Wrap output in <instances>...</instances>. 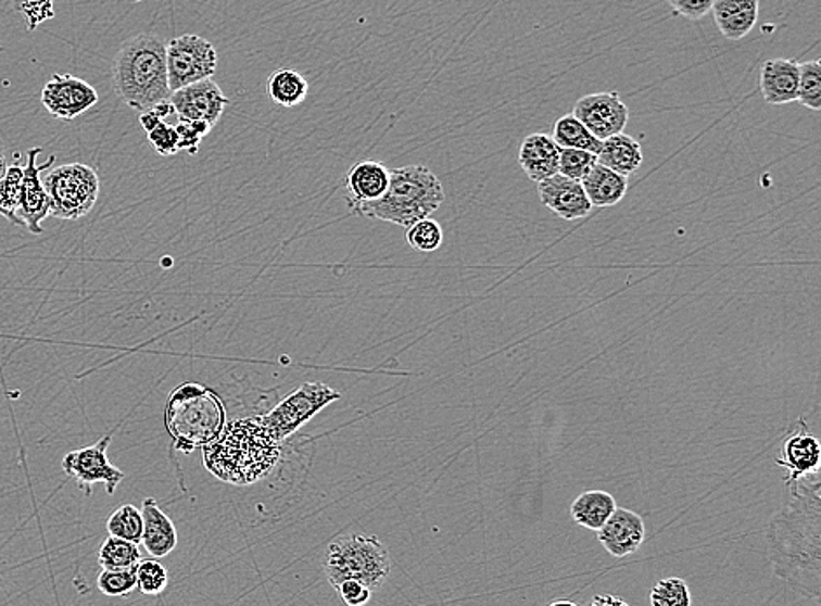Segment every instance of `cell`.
<instances>
[{
    "label": "cell",
    "instance_id": "cell-23",
    "mask_svg": "<svg viewBox=\"0 0 821 606\" xmlns=\"http://www.w3.org/2000/svg\"><path fill=\"white\" fill-rule=\"evenodd\" d=\"M582 186L592 207H614L622 202L629 190L628 177L614 173L599 162L583 177Z\"/></svg>",
    "mask_w": 821,
    "mask_h": 606
},
{
    "label": "cell",
    "instance_id": "cell-11",
    "mask_svg": "<svg viewBox=\"0 0 821 606\" xmlns=\"http://www.w3.org/2000/svg\"><path fill=\"white\" fill-rule=\"evenodd\" d=\"M42 105L54 118L73 122L99 102L96 88L71 74H54L41 91Z\"/></svg>",
    "mask_w": 821,
    "mask_h": 606
},
{
    "label": "cell",
    "instance_id": "cell-16",
    "mask_svg": "<svg viewBox=\"0 0 821 606\" xmlns=\"http://www.w3.org/2000/svg\"><path fill=\"white\" fill-rule=\"evenodd\" d=\"M645 520L636 512L628 508H615L603 528L597 531V539L606 553L614 557H626L640 551L645 542Z\"/></svg>",
    "mask_w": 821,
    "mask_h": 606
},
{
    "label": "cell",
    "instance_id": "cell-1",
    "mask_svg": "<svg viewBox=\"0 0 821 606\" xmlns=\"http://www.w3.org/2000/svg\"><path fill=\"white\" fill-rule=\"evenodd\" d=\"M790 502L766 528L769 561L795 593L818 602L821 596L820 471L790 482Z\"/></svg>",
    "mask_w": 821,
    "mask_h": 606
},
{
    "label": "cell",
    "instance_id": "cell-42",
    "mask_svg": "<svg viewBox=\"0 0 821 606\" xmlns=\"http://www.w3.org/2000/svg\"><path fill=\"white\" fill-rule=\"evenodd\" d=\"M5 168H8V165H5L4 146L0 142V177L4 176ZM0 216H4L2 211H0Z\"/></svg>",
    "mask_w": 821,
    "mask_h": 606
},
{
    "label": "cell",
    "instance_id": "cell-27",
    "mask_svg": "<svg viewBox=\"0 0 821 606\" xmlns=\"http://www.w3.org/2000/svg\"><path fill=\"white\" fill-rule=\"evenodd\" d=\"M267 93L282 108H296L308 96V81L293 68H279L268 76Z\"/></svg>",
    "mask_w": 821,
    "mask_h": 606
},
{
    "label": "cell",
    "instance_id": "cell-28",
    "mask_svg": "<svg viewBox=\"0 0 821 606\" xmlns=\"http://www.w3.org/2000/svg\"><path fill=\"white\" fill-rule=\"evenodd\" d=\"M555 144L559 148H571V150L589 151L592 154H599L601 141L586 130L580 119L574 118L573 114H566L563 118L555 122L554 127Z\"/></svg>",
    "mask_w": 821,
    "mask_h": 606
},
{
    "label": "cell",
    "instance_id": "cell-3",
    "mask_svg": "<svg viewBox=\"0 0 821 606\" xmlns=\"http://www.w3.org/2000/svg\"><path fill=\"white\" fill-rule=\"evenodd\" d=\"M116 96L139 113L170 97L167 42L154 34H139L117 51L113 64Z\"/></svg>",
    "mask_w": 821,
    "mask_h": 606
},
{
    "label": "cell",
    "instance_id": "cell-20",
    "mask_svg": "<svg viewBox=\"0 0 821 606\" xmlns=\"http://www.w3.org/2000/svg\"><path fill=\"white\" fill-rule=\"evenodd\" d=\"M559 150L552 136L531 134L520 146V167L531 181H545L559 174Z\"/></svg>",
    "mask_w": 821,
    "mask_h": 606
},
{
    "label": "cell",
    "instance_id": "cell-44",
    "mask_svg": "<svg viewBox=\"0 0 821 606\" xmlns=\"http://www.w3.org/2000/svg\"><path fill=\"white\" fill-rule=\"evenodd\" d=\"M136 2H140V0H136Z\"/></svg>",
    "mask_w": 821,
    "mask_h": 606
},
{
    "label": "cell",
    "instance_id": "cell-40",
    "mask_svg": "<svg viewBox=\"0 0 821 606\" xmlns=\"http://www.w3.org/2000/svg\"><path fill=\"white\" fill-rule=\"evenodd\" d=\"M678 14L689 20H700L713 10L715 0H668Z\"/></svg>",
    "mask_w": 821,
    "mask_h": 606
},
{
    "label": "cell",
    "instance_id": "cell-25",
    "mask_svg": "<svg viewBox=\"0 0 821 606\" xmlns=\"http://www.w3.org/2000/svg\"><path fill=\"white\" fill-rule=\"evenodd\" d=\"M597 162L614 173L631 176L643 165V150L640 142L628 134H617L601 142Z\"/></svg>",
    "mask_w": 821,
    "mask_h": 606
},
{
    "label": "cell",
    "instance_id": "cell-2",
    "mask_svg": "<svg viewBox=\"0 0 821 606\" xmlns=\"http://www.w3.org/2000/svg\"><path fill=\"white\" fill-rule=\"evenodd\" d=\"M203 465L217 479L249 485L265 479L280 457L277 442L260 417L226 422L222 433L202 447Z\"/></svg>",
    "mask_w": 821,
    "mask_h": 606
},
{
    "label": "cell",
    "instance_id": "cell-9",
    "mask_svg": "<svg viewBox=\"0 0 821 606\" xmlns=\"http://www.w3.org/2000/svg\"><path fill=\"white\" fill-rule=\"evenodd\" d=\"M217 51L213 42L194 36L174 37L167 42V73L170 91L211 79L216 74Z\"/></svg>",
    "mask_w": 821,
    "mask_h": 606
},
{
    "label": "cell",
    "instance_id": "cell-34",
    "mask_svg": "<svg viewBox=\"0 0 821 606\" xmlns=\"http://www.w3.org/2000/svg\"><path fill=\"white\" fill-rule=\"evenodd\" d=\"M652 606H692L691 589L678 577L662 579L651 593Z\"/></svg>",
    "mask_w": 821,
    "mask_h": 606
},
{
    "label": "cell",
    "instance_id": "cell-21",
    "mask_svg": "<svg viewBox=\"0 0 821 606\" xmlns=\"http://www.w3.org/2000/svg\"><path fill=\"white\" fill-rule=\"evenodd\" d=\"M142 519H144V531H142V542L153 559H163L172 554L177 547V530L170 517L160 508L154 498L142 500Z\"/></svg>",
    "mask_w": 821,
    "mask_h": 606
},
{
    "label": "cell",
    "instance_id": "cell-19",
    "mask_svg": "<svg viewBox=\"0 0 821 606\" xmlns=\"http://www.w3.org/2000/svg\"><path fill=\"white\" fill-rule=\"evenodd\" d=\"M797 88H799L797 60H768L760 68V91L768 104L785 105L795 102Z\"/></svg>",
    "mask_w": 821,
    "mask_h": 606
},
{
    "label": "cell",
    "instance_id": "cell-33",
    "mask_svg": "<svg viewBox=\"0 0 821 606\" xmlns=\"http://www.w3.org/2000/svg\"><path fill=\"white\" fill-rule=\"evenodd\" d=\"M406 242L412 250L419 253H433L443 242V230L440 223L431 217H425L406 228Z\"/></svg>",
    "mask_w": 821,
    "mask_h": 606
},
{
    "label": "cell",
    "instance_id": "cell-22",
    "mask_svg": "<svg viewBox=\"0 0 821 606\" xmlns=\"http://www.w3.org/2000/svg\"><path fill=\"white\" fill-rule=\"evenodd\" d=\"M760 0H715L713 16L718 30L729 41L745 39L758 20Z\"/></svg>",
    "mask_w": 821,
    "mask_h": 606
},
{
    "label": "cell",
    "instance_id": "cell-30",
    "mask_svg": "<svg viewBox=\"0 0 821 606\" xmlns=\"http://www.w3.org/2000/svg\"><path fill=\"white\" fill-rule=\"evenodd\" d=\"M109 536L127 540V542H142V531H144V519L142 512L134 505H123L109 516L108 519Z\"/></svg>",
    "mask_w": 821,
    "mask_h": 606
},
{
    "label": "cell",
    "instance_id": "cell-13",
    "mask_svg": "<svg viewBox=\"0 0 821 606\" xmlns=\"http://www.w3.org/2000/svg\"><path fill=\"white\" fill-rule=\"evenodd\" d=\"M168 100L176 111L177 118L207 123L213 128L230 104V100L223 93L213 77L188 85L181 90L172 91Z\"/></svg>",
    "mask_w": 821,
    "mask_h": 606
},
{
    "label": "cell",
    "instance_id": "cell-12",
    "mask_svg": "<svg viewBox=\"0 0 821 606\" xmlns=\"http://www.w3.org/2000/svg\"><path fill=\"white\" fill-rule=\"evenodd\" d=\"M574 118L585 125L586 130L601 142L608 137L622 134L629 123V108L623 104L619 93L603 91L582 97L574 104Z\"/></svg>",
    "mask_w": 821,
    "mask_h": 606
},
{
    "label": "cell",
    "instance_id": "cell-37",
    "mask_svg": "<svg viewBox=\"0 0 821 606\" xmlns=\"http://www.w3.org/2000/svg\"><path fill=\"white\" fill-rule=\"evenodd\" d=\"M596 163V154L589 153V151L571 150V148H560L559 150V174L569 177V179H574V181H582Z\"/></svg>",
    "mask_w": 821,
    "mask_h": 606
},
{
    "label": "cell",
    "instance_id": "cell-6",
    "mask_svg": "<svg viewBox=\"0 0 821 606\" xmlns=\"http://www.w3.org/2000/svg\"><path fill=\"white\" fill-rule=\"evenodd\" d=\"M391 568L393 563L388 548L374 534L337 536L323 557V570L333 589L343 580H359L375 591L388 582Z\"/></svg>",
    "mask_w": 821,
    "mask_h": 606
},
{
    "label": "cell",
    "instance_id": "cell-36",
    "mask_svg": "<svg viewBox=\"0 0 821 606\" xmlns=\"http://www.w3.org/2000/svg\"><path fill=\"white\" fill-rule=\"evenodd\" d=\"M97 588L108 597H125L137 589V566L128 570H102Z\"/></svg>",
    "mask_w": 821,
    "mask_h": 606
},
{
    "label": "cell",
    "instance_id": "cell-26",
    "mask_svg": "<svg viewBox=\"0 0 821 606\" xmlns=\"http://www.w3.org/2000/svg\"><path fill=\"white\" fill-rule=\"evenodd\" d=\"M615 508H617V502L611 494L599 489H592L574 500L571 505V517L578 526L597 533L614 514Z\"/></svg>",
    "mask_w": 821,
    "mask_h": 606
},
{
    "label": "cell",
    "instance_id": "cell-24",
    "mask_svg": "<svg viewBox=\"0 0 821 606\" xmlns=\"http://www.w3.org/2000/svg\"><path fill=\"white\" fill-rule=\"evenodd\" d=\"M176 116V111L172 108L170 100H163L160 104L154 105L150 111L140 113V125L144 128L154 146L156 153L163 156H172L179 153V136H177L176 123L168 119Z\"/></svg>",
    "mask_w": 821,
    "mask_h": 606
},
{
    "label": "cell",
    "instance_id": "cell-41",
    "mask_svg": "<svg viewBox=\"0 0 821 606\" xmlns=\"http://www.w3.org/2000/svg\"><path fill=\"white\" fill-rule=\"evenodd\" d=\"M586 606H631L626 599L620 596H611V594H599V596L592 597V602Z\"/></svg>",
    "mask_w": 821,
    "mask_h": 606
},
{
    "label": "cell",
    "instance_id": "cell-5",
    "mask_svg": "<svg viewBox=\"0 0 821 606\" xmlns=\"http://www.w3.org/2000/svg\"><path fill=\"white\" fill-rule=\"evenodd\" d=\"M163 421L174 447L193 453L222 433L226 426L225 403L207 386L186 382L168 396Z\"/></svg>",
    "mask_w": 821,
    "mask_h": 606
},
{
    "label": "cell",
    "instance_id": "cell-4",
    "mask_svg": "<svg viewBox=\"0 0 821 606\" xmlns=\"http://www.w3.org/2000/svg\"><path fill=\"white\" fill-rule=\"evenodd\" d=\"M445 200L443 185L425 165L394 168L382 199L352 209L357 216L408 228L431 216Z\"/></svg>",
    "mask_w": 821,
    "mask_h": 606
},
{
    "label": "cell",
    "instance_id": "cell-29",
    "mask_svg": "<svg viewBox=\"0 0 821 606\" xmlns=\"http://www.w3.org/2000/svg\"><path fill=\"white\" fill-rule=\"evenodd\" d=\"M142 559L139 545L127 540L109 536L99 551V565L102 570H128L136 568Z\"/></svg>",
    "mask_w": 821,
    "mask_h": 606
},
{
    "label": "cell",
    "instance_id": "cell-32",
    "mask_svg": "<svg viewBox=\"0 0 821 606\" xmlns=\"http://www.w3.org/2000/svg\"><path fill=\"white\" fill-rule=\"evenodd\" d=\"M797 102L811 111L821 109V62L811 60L799 64V88Z\"/></svg>",
    "mask_w": 821,
    "mask_h": 606
},
{
    "label": "cell",
    "instance_id": "cell-39",
    "mask_svg": "<svg viewBox=\"0 0 821 606\" xmlns=\"http://www.w3.org/2000/svg\"><path fill=\"white\" fill-rule=\"evenodd\" d=\"M334 591L348 606H366L370 603L371 593H374L359 580H343L334 588Z\"/></svg>",
    "mask_w": 821,
    "mask_h": 606
},
{
    "label": "cell",
    "instance_id": "cell-38",
    "mask_svg": "<svg viewBox=\"0 0 821 606\" xmlns=\"http://www.w3.org/2000/svg\"><path fill=\"white\" fill-rule=\"evenodd\" d=\"M176 130L179 136V150L194 154L203 137L207 136L213 127L203 122H186V119L177 118Z\"/></svg>",
    "mask_w": 821,
    "mask_h": 606
},
{
    "label": "cell",
    "instance_id": "cell-31",
    "mask_svg": "<svg viewBox=\"0 0 821 606\" xmlns=\"http://www.w3.org/2000/svg\"><path fill=\"white\" fill-rule=\"evenodd\" d=\"M23 186V165L14 163L5 168L4 176L0 177V211L4 213L8 222L22 225L16 211L20 207Z\"/></svg>",
    "mask_w": 821,
    "mask_h": 606
},
{
    "label": "cell",
    "instance_id": "cell-8",
    "mask_svg": "<svg viewBox=\"0 0 821 606\" xmlns=\"http://www.w3.org/2000/svg\"><path fill=\"white\" fill-rule=\"evenodd\" d=\"M339 399V391L328 384L303 382L265 416H260V421L277 442H285L291 434L302 430L312 417H316L323 408Z\"/></svg>",
    "mask_w": 821,
    "mask_h": 606
},
{
    "label": "cell",
    "instance_id": "cell-15",
    "mask_svg": "<svg viewBox=\"0 0 821 606\" xmlns=\"http://www.w3.org/2000/svg\"><path fill=\"white\" fill-rule=\"evenodd\" d=\"M538 197L548 211L565 222L583 219L594 209L586 199L582 181H574L560 174L538 182Z\"/></svg>",
    "mask_w": 821,
    "mask_h": 606
},
{
    "label": "cell",
    "instance_id": "cell-14",
    "mask_svg": "<svg viewBox=\"0 0 821 606\" xmlns=\"http://www.w3.org/2000/svg\"><path fill=\"white\" fill-rule=\"evenodd\" d=\"M41 154V148H33L27 154V165H23V186L20 207L16 211L22 227L27 228L34 236L45 233L41 223L50 217V199L42 185L41 173L50 168L54 163V156L39 165L37 156Z\"/></svg>",
    "mask_w": 821,
    "mask_h": 606
},
{
    "label": "cell",
    "instance_id": "cell-43",
    "mask_svg": "<svg viewBox=\"0 0 821 606\" xmlns=\"http://www.w3.org/2000/svg\"><path fill=\"white\" fill-rule=\"evenodd\" d=\"M548 606H578L577 603L568 602V599H560V602L551 603Z\"/></svg>",
    "mask_w": 821,
    "mask_h": 606
},
{
    "label": "cell",
    "instance_id": "cell-18",
    "mask_svg": "<svg viewBox=\"0 0 821 606\" xmlns=\"http://www.w3.org/2000/svg\"><path fill=\"white\" fill-rule=\"evenodd\" d=\"M391 171L382 162L363 160L349 168L345 177V199L349 209H356L363 204H370L375 200L382 199L388 191Z\"/></svg>",
    "mask_w": 821,
    "mask_h": 606
},
{
    "label": "cell",
    "instance_id": "cell-7",
    "mask_svg": "<svg viewBox=\"0 0 821 606\" xmlns=\"http://www.w3.org/2000/svg\"><path fill=\"white\" fill-rule=\"evenodd\" d=\"M50 199V217L77 222L96 207L100 195V177L85 163H65L42 179Z\"/></svg>",
    "mask_w": 821,
    "mask_h": 606
},
{
    "label": "cell",
    "instance_id": "cell-35",
    "mask_svg": "<svg viewBox=\"0 0 821 606\" xmlns=\"http://www.w3.org/2000/svg\"><path fill=\"white\" fill-rule=\"evenodd\" d=\"M168 585V571L159 559H140L137 565V589L148 596H159Z\"/></svg>",
    "mask_w": 821,
    "mask_h": 606
},
{
    "label": "cell",
    "instance_id": "cell-10",
    "mask_svg": "<svg viewBox=\"0 0 821 606\" xmlns=\"http://www.w3.org/2000/svg\"><path fill=\"white\" fill-rule=\"evenodd\" d=\"M111 442L113 433L105 434L97 444L77 449L65 454L62 459L65 476L76 480L79 488H85L86 494H90L91 488L96 484L104 485L108 494H114L117 485L125 480V474L109 462L108 449Z\"/></svg>",
    "mask_w": 821,
    "mask_h": 606
},
{
    "label": "cell",
    "instance_id": "cell-17",
    "mask_svg": "<svg viewBox=\"0 0 821 606\" xmlns=\"http://www.w3.org/2000/svg\"><path fill=\"white\" fill-rule=\"evenodd\" d=\"M821 447L814 434L809 433L808 425L803 417L799 419V428L785 440L781 456L776 463L781 468L788 470L786 484L803 477L812 476L820 471Z\"/></svg>",
    "mask_w": 821,
    "mask_h": 606
}]
</instances>
